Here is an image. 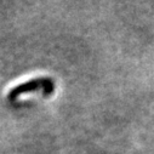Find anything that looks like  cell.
<instances>
[{
	"label": "cell",
	"mask_w": 154,
	"mask_h": 154,
	"mask_svg": "<svg viewBox=\"0 0 154 154\" xmlns=\"http://www.w3.org/2000/svg\"><path fill=\"white\" fill-rule=\"evenodd\" d=\"M54 82L50 78H38L27 83H23L21 85H17L16 88H14L10 92H9V100L10 101H15L18 96H21L24 92H30V91H36L39 89L44 90V96H49L54 92Z\"/></svg>",
	"instance_id": "obj_1"
}]
</instances>
